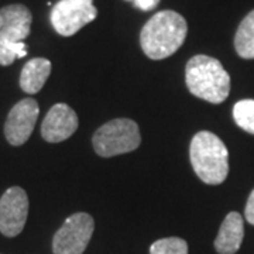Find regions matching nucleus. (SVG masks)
Listing matches in <instances>:
<instances>
[{"mask_svg": "<svg viewBox=\"0 0 254 254\" xmlns=\"http://www.w3.org/2000/svg\"><path fill=\"white\" fill-rule=\"evenodd\" d=\"M98 16L92 0H60L51 11V24L58 34L71 37Z\"/></svg>", "mask_w": 254, "mask_h": 254, "instance_id": "6", "label": "nucleus"}, {"mask_svg": "<svg viewBox=\"0 0 254 254\" xmlns=\"http://www.w3.org/2000/svg\"><path fill=\"white\" fill-rule=\"evenodd\" d=\"M245 239V222L239 212L227 213L222 222L218 236L215 239V249L219 254H236Z\"/></svg>", "mask_w": 254, "mask_h": 254, "instance_id": "11", "label": "nucleus"}, {"mask_svg": "<svg viewBox=\"0 0 254 254\" xmlns=\"http://www.w3.org/2000/svg\"><path fill=\"white\" fill-rule=\"evenodd\" d=\"M190 157L200 181L208 185L225 182L229 174V151L216 134L210 131L196 133L190 141Z\"/></svg>", "mask_w": 254, "mask_h": 254, "instance_id": "3", "label": "nucleus"}, {"mask_svg": "<svg viewBox=\"0 0 254 254\" xmlns=\"http://www.w3.org/2000/svg\"><path fill=\"white\" fill-rule=\"evenodd\" d=\"M235 50L243 60H254V10L246 16L237 27Z\"/></svg>", "mask_w": 254, "mask_h": 254, "instance_id": "13", "label": "nucleus"}, {"mask_svg": "<svg viewBox=\"0 0 254 254\" xmlns=\"http://www.w3.org/2000/svg\"><path fill=\"white\" fill-rule=\"evenodd\" d=\"M40 115L37 100L26 98L17 102L7 115L4 123V137L11 145H23L27 141Z\"/></svg>", "mask_w": 254, "mask_h": 254, "instance_id": "8", "label": "nucleus"}, {"mask_svg": "<svg viewBox=\"0 0 254 254\" xmlns=\"http://www.w3.org/2000/svg\"><path fill=\"white\" fill-rule=\"evenodd\" d=\"M33 16L24 4H9L0 9V40L23 41L31 30Z\"/></svg>", "mask_w": 254, "mask_h": 254, "instance_id": "10", "label": "nucleus"}, {"mask_svg": "<svg viewBox=\"0 0 254 254\" xmlns=\"http://www.w3.org/2000/svg\"><path fill=\"white\" fill-rule=\"evenodd\" d=\"M188 91L202 100L219 105L230 93V76L222 63L209 55H195L185 66Z\"/></svg>", "mask_w": 254, "mask_h": 254, "instance_id": "2", "label": "nucleus"}, {"mask_svg": "<svg viewBox=\"0 0 254 254\" xmlns=\"http://www.w3.org/2000/svg\"><path fill=\"white\" fill-rule=\"evenodd\" d=\"M233 119L240 128L254 134V99L239 100L233 106Z\"/></svg>", "mask_w": 254, "mask_h": 254, "instance_id": "14", "label": "nucleus"}, {"mask_svg": "<svg viewBox=\"0 0 254 254\" xmlns=\"http://www.w3.org/2000/svg\"><path fill=\"white\" fill-rule=\"evenodd\" d=\"M150 254H188V243L180 237H165L154 242Z\"/></svg>", "mask_w": 254, "mask_h": 254, "instance_id": "15", "label": "nucleus"}, {"mask_svg": "<svg viewBox=\"0 0 254 254\" xmlns=\"http://www.w3.org/2000/svg\"><path fill=\"white\" fill-rule=\"evenodd\" d=\"M158 3H160V0H133V4L137 9L143 10V11L155 9L158 6Z\"/></svg>", "mask_w": 254, "mask_h": 254, "instance_id": "18", "label": "nucleus"}, {"mask_svg": "<svg viewBox=\"0 0 254 254\" xmlns=\"http://www.w3.org/2000/svg\"><path fill=\"white\" fill-rule=\"evenodd\" d=\"M51 73V63L46 58H33L21 69L20 88L28 95H34L43 89Z\"/></svg>", "mask_w": 254, "mask_h": 254, "instance_id": "12", "label": "nucleus"}, {"mask_svg": "<svg viewBox=\"0 0 254 254\" xmlns=\"http://www.w3.org/2000/svg\"><path fill=\"white\" fill-rule=\"evenodd\" d=\"M188 24L180 13L163 10L155 13L140 33L141 50L151 60H164L177 53L184 44Z\"/></svg>", "mask_w": 254, "mask_h": 254, "instance_id": "1", "label": "nucleus"}, {"mask_svg": "<svg viewBox=\"0 0 254 254\" xmlns=\"http://www.w3.org/2000/svg\"><path fill=\"white\" fill-rule=\"evenodd\" d=\"M26 55H27V50L23 41L0 40V65L3 66L11 65L17 58H23Z\"/></svg>", "mask_w": 254, "mask_h": 254, "instance_id": "16", "label": "nucleus"}, {"mask_svg": "<svg viewBox=\"0 0 254 254\" xmlns=\"http://www.w3.org/2000/svg\"><path fill=\"white\" fill-rule=\"evenodd\" d=\"M95 230V222L89 213L78 212L64 222L54 235L53 253L82 254L91 242Z\"/></svg>", "mask_w": 254, "mask_h": 254, "instance_id": "5", "label": "nucleus"}, {"mask_svg": "<svg viewBox=\"0 0 254 254\" xmlns=\"http://www.w3.org/2000/svg\"><path fill=\"white\" fill-rule=\"evenodd\" d=\"M126 1H133V0H126Z\"/></svg>", "mask_w": 254, "mask_h": 254, "instance_id": "19", "label": "nucleus"}, {"mask_svg": "<svg viewBox=\"0 0 254 254\" xmlns=\"http://www.w3.org/2000/svg\"><path fill=\"white\" fill-rule=\"evenodd\" d=\"M28 196L20 187H11L0 198V233L6 237L18 236L26 226Z\"/></svg>", "mask_w": 254, "mask_h": 254, "instance_id": "7", "label": "nucleus"}, {"mask_svg": "<svg viewBox=\"0 0 254 254\" xmlns=\"http://www.w3.org/2000/svg\"><path fill=\"white\" fill-rule=\"evenodd\" d=\"M79 120L66 103H57L41 123V137L48 143H61L78 130Z\"/></svg>", "mask_w": 254, "mask_h": 254, "instance_id": "9", "label": "nucleus"}, {"mask_svg": "<svg viewBox=\"0 0 254 254\" xmlns=\"http://www.w3.org/2000/svg\"><path fill=\"white\" fill-rule=\"evenodd\" d=\"M141 143L140 130L134 120L115 119L100 126L92 137V144L100 157H115L134 151Z\"/></svg>", "mask_w": 254, "mask_h": 254, "instance_id": "4", "label": "nucleus"}, {"mask_svg": "<svg viewBox=\"0 0 254 254\" xmlns=\"http://www.w3.org/2000/svg\"><path fill=\"white\" fill-rule=\"evenodd\" d=\"M245 218L250 225L254 226V190H252V193H250V196L247 199V203H246Z\"/></svg>", "mask_w": 254, "mask_h": 254, "instance_id": "17", "label": "nucleus"}]
</instances>
